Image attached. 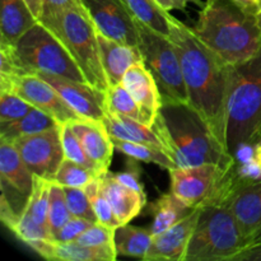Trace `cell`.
I'll use <instances>...</instances> for the list:
<instances>
[{
    "mask_svg": "<svg viewBox=\"0 0 261 261\" xmlns=\"http://www.w3.org/2000/svg\"><path fill=\"white\" fill-rule=\"evenodd\" d=\"M60 130H61V144H63L64 155H65L66 160H70L73 161V162L79 163V165L86 166V167L91 168V170L96 171L97 173L102 175L98 166H97L86 153L81 140L78 139L75 133H74L73 129H71L70 124L60 125Z\"/></svg>",
    "mask_w": 261,
    "mask_h": 261,
    "instance_id": "obj_35",
    "label": "cell"
},
{
    "mask_svg": "<svg viewBox=\"0 0 261 261\" xmlns=\"http://www.w3.org/2000/svg\"><path fill=\"white\" fill-rule=\"evenodd\" d=\"M154 234L150 229L122 224L115 229V249L117 256L137 257L144 260L153 242Z\"/></svg>",
    "mask_w": 261,
    "mask_h": 261,
    "instance_id": "obj_27",
    "label": "cell"
},
{
    "mask_svg": "<svg viewBox=\"0 0 261 261\" xmlns=\"http://www.w3.org/2000/svg\"><path fill=\"white\" fill-rule=\"evenodd\" d=\"M96 222L87 221V219L78 218V217H71L68 222L63 226V228L54 236V241L59 242H73L78 240V237L84 231L89 228Z\"/></svg>",
    "mask_w": 261,
    "mask_h": 261,
    "instance_id": "obj_41",
    "label": "cell"
},
{
    "mask_svg": "<svg viewBox=\"0 0 261 261\" xmlns=\"http://www.w3.org/2000/svg\"><path fill=\"white\" fill-rule=\"evenodd\" d=\"M43 13L63 9H83L82 0H42Z\"/></svg>",
    "mask_w": 261,
    "mask_h": 261,
    "instance_id": "obj_42",
    "label": "cell"
},
{
    "mask_svg": "<svg viewBox=\"0 0 261 261\" xmlns=\"http://www.w3.org/2000/svg\"><path fill=\"white\" fill-rule=\"evenodd\" d=\"M112 143L115 145V149L124 153L127 157L139 161V162L153 163V165H157L168 171L176 167L172 158L167 154V152L157 145L126 142V140L115 139V138H112Z\"/></svg>",
    "mask_w": 261,
    "mask_h": 261,
    "instance_id": "obj_30",
    "label": "cell"
},
{
    "mask_svg": "<svg viewBox=\"0 0 261 261\" xmlns=\"http://www.w3.org/2000/svg\"><path fill=\"white\" fill-rule=\"evenodd\" d=\"M259 19H260V24H261V12L259 13Z\"/></svg>",
    "mask_w": 261,
    "mask_h": 261,
    "instance_id": "obj_47",
    "label": "cell"
},
{
    "mask_svg": "<svg viewBox=\"0 0 261 261\" xmlns=\"http://www.w3.org/2000/svg\"><path fill=\"white\" fill-rule=\"evenodd\" d=\"M233 261H261V244L245 249L234 257Z\"/></svg>",
    "mask_w": 261,
    "mask_h": 261,
    "instance_id": "obj_44",
    "label": "cell"
},
{
    "mask_svg": "<svg viewBox=\"0 0 261 261\" xmlns=\"http://www.w3.org/2000/svg\"><path fill=\"white\" fill-rule=\"evenodd\" d=\"M40 75L56 89L64 101L84 120L102 122L106 115V92L92 87L86 82H76L64 76L47 73H33Z\"/></svg>",
    "mask_w": 261,
    "mask_h": 261,
    "instance_id": "obj_13",
    "label": "cell"
},
{
    "mask_svg": "<svg viewBox=\"0 0 261 261\" xmlns=\"http://www.w3.org/2000/svg\"><path fill=\"white\" fill-rule=\"evenodd\" d=\"M194 208L189 206L184 200H181L177 195L170 191L168 194H163L153 204H150L148 213L152 216V226L150 232L154 236L162 233L170 227L175 226L185 217H188Z\"/></svg>",
    "mask_w": 261,
    "mask_h": 261,
    "instance_id": "obj_25",
    "label": "cell"
},
{
    "mask_svg": "<svg viewBox=\"0 0 261 261\" xmlns=\"http://www.w3.org/2000/svg\"><path fill=\"white\" fill-rule=\"evenodd\" d=\"M246 249L233 212L227 204L201 206L184 261H233Z\"/></svg>",
    "mask_w": 261,
    "mask_h": 261,
    "instance_id": "obj_6",
    "label": "cell"
},
{
    "mask_svg": "<svg viewBox=\"0 0 261 261\" xmlns=\"http://www.w3.org/2000/svg\"><path fill=\"white\" fill-rule=\"evenodd\" d=\"M12 143H14L33 175L48 181L55 180L56 172L65 160L60 125L38 134L19 138Z\"/></svg>",
    "mask_w": 261,
    "mask_h": 261,
    "instance_id": "obj_11",
    "label": "cell"
},
{
    "mask_svg": "<svg viewBox=\"0 0 261 261\" xmlns=\"http://www.w3.org/2000/svg\"><path fill=\"white\" fill-rule=\"evenodd\" d=\"M28 74L15 53L14 46L0 43V76H14Z\"/></svg>",
    "mask_w": 261,
    "mask_h": 261,
    "instance_id": "obj_39",
    "label": "cell"
},
{
    "mask_svg": "<svg viewBox=\"0 0 261 261\" xmlns=\"http://www.w3.org/2000/svg\"><path fill=\"white\" fill-rule=\"evenodd\" d=\"M84 191H86L87 196H88L89 201H91L92 206H93L94 213L97 216V222L112 227V228H117L120 223L116 219V217H115L114 212H112L109 200H107L103 191H102L101 175L97 178H94L92 182H89L84 188Z\"/></svg>",
    "mask_w": 261,
    "mask_h": 261,
    "instance_id": "obj_34",
    "label": "cell"
},
{
    "mask_svg": "<svg viewBox=\"0 0 261 261\" xmlns=\"http://www.w3.org/2000/svg\"><path fill=\"white\" fill-rule=\"evenodd\" d=\"M70 126L81 140L88 157L98 166L102 173L109 171L114 155L115 145L103 124L92 120H76Z\"/></svg>",
    "mask_w": 261,
    "mask_h": 261,
    "instance_id": "obj_18",
    "label": "cell"
},
{
    "mask_svg": "<svg viewBox=\"0 0 261 261\" xmlns=\"http://www.w3.org/2000/svg\"><path fill=\"white\" fill-rule=\"evenodd\" d=\"M231 155L218 203L237 189L261 182V139L237 145Z\"/></svg>",
    "mask_w": 261,
    "mask_h": 261,
    "instance_id": "obj_15",
    "label": "cell"
},
{
    "mask_svg": "<svg viewBox=\"0 0 261 261\" xmlns=\"http://www.w3.org/2000/svg\"><path fill=\"white\" fill-rule=\"evenodd\" d=\"M260 139H261V134H260Z\"/></svg>",
    "mask_w": 261,
    "mask_h": 261,
    "instance_id": "obj_48",
    "label": "cell"
},
{
    "mask_svg": "<svg viewBox=\"0 0 261 261\" xmlns=\"http://www.w3.org/2000/svg\"><path fill=\"white\" fill-rule=\"evenodd\" d=\"M59 122L42 110L33 107L25 116L14 121H0V139L14 142L19 138L38 134L59 126Z\"/></svg>",
    "mask_w": 261,
    "mask_h": 261,
    "instance_id": "obj_26",
    "label": "cell"
},
{
    "mask_svg": "<svg viewBox=\"0 0 261 261\" xmlns=\"http://www.w3.org/2000/svg\"><path fill=\"white\" fill-rule=\"evenodd\" d=\"M138 22L155 32L170 37V12L163 9L155 0H124Z\"/></svg>",
    "mask_w": 261,
    "mask_h": 261,
    "instance_id": "obj_29",
    "label": "cell"
},
{
    "mask_svg": "<svg viewBox=\"0 0 261 261\" xmlns=\"http://www.w3.org/2000/svg\"><path fill=\"white\" fill-rule=\"evenodd\" d=\"M115 229L116 228L96 222L78 237L76 242L83 246L107 247V249L116 250L115 249Z\"/></svg>",
    "mask_w": 261,
    "mask_h": 261,
    "instance_id": "obj_38",
    "label": "cell"
},
{
    "mask_svg": "<svg viewBox=\"0 0 261 261\" xmlns=\"http://www.w3.org/2000/svg\"><path fill=\"white\" fill-rule=\"evenodd\" d=\"M40 22L65 46L86 81L106 92L110 84L101 63L97 30L87 10L83 8L43 13Z\"/></svg>",
    "mask_w": 261,
    "mask_h": 261,
    "instance_id": "obj_4",
    "label": "cell"
},
{
    "mask_svg": "<svg viewBox=\"0 0 261 261\" xmlns=\"http://www.w3.org/2000/svg\"><path fill=\"white\" fill-rule=\"evenodd\" d=\"M94 27L102 35L139 47L138 22L124 0H82Z\"/></svg>",
    "mask_w": 261,
    "mask_h": 261,
    "instance_id": "obj_12",
    "label": "cell"
},
{
    "mask_svg": "<svg viewBox=\"0 0 261 261\" xmlns=\"http://www.w3.org/2000/svg\"><path fill=\"white\" fill-rule=\"evenodd\" d=\"M0 184L30 198L35 175L23 161L14 143L0 139Z\"/></svg>",
    "mask_w": 261,
    "mask_h": 261,
    "instance_id": "obj_21",
    "label": "cell"
},
{
    "mask_svg": "<svg viewBox=\"0 0 261 261\" xmlns=\"http://www.w3.org/2000/svg\"><path fill=\"white\" fill-rule=\"evenodd\" d=\"M0 89L14 92L33 107L53 116L60 125L83 119L64 101L55 88L37 74L0 76Z\"/></svg>",
    "mask_w": 261,
    "mask_h": 261,
    "instance_id": "obj_10",
    "label": "cell"
},
{
    "mask_svg": "<svg viewBox=\"0 0 261 261\" xmlns=\"http://www.w3.org/2000/svg\"><path fill=\"white\" fill-rule=\"evenodd\" d=\"M152 127L176 167L214 163L228 168L232 155L188 102L162 101Z\"/></svg>",
    "mask_w": 261,
    "mask_h": 261,
    "instance_id": "obj_2",
    "label": "cell"
},
{
    "mask_svg": "<svg viewBox=\"0 0 261 261\" xmlns=\"http://www.w3.org/2000/svg\"><path fill=\"white\" fill-rule=\"evenodd\" d=\"M261 134V51L251 60L232 66L228 102L227 149L260 140Z\"/></svg>",
    "mask_w": 261,
    "mask_h": 261,
    "instance_id": "obj_5",
    "label": "cell"
},
{
    "mask_svg": "<svg viewBox=\"0 0 261 261\" xmlns=\"http://www.w3.org/2000/svg\"><path fill=\"white\" fill-rule=\"evenodd\" d=\"M171 191L191 208L218 203L227 168L214 163L168 171Z\"/></svg>",
    "mask_w": 261,
    "mask_h": 261,
    "instance_id": "obj_9",
    "label": "cell"
},
{
    "mask_svg": "<svg viewBox=\"0 0 261 261\" xmlns=\"http://www.w3.org/2000/svg\"><path fill=\"white\" fill-rule=\"evenodd\" d=\"M98 176L99 173H97L96 171L65 158L61 162L54 181L61 186L84 189L89 182H92Z\"/></svg>",
    "mask_w": 261,
    "mask_h": 261,
    "instance_id": "obj_32",
    "label": "cell"
},
{
    "mask_svg": "<svg viewBox=\"0 0 261 261\" xmlns=\"http://www.w3.org/2000/svg\"><path fill=\"white\" fill-rule=\"evenodd\" d=\"M51 181L35 176L33 190L27 201L23 214L30 217L33 222L48 228V196ZM50 229V228H48ZM51 232V231H50Z\"/></svg>",
    "mask_w": 261,
    "mask_h": 261,
    "instance_id": "obj_31",
    "label": "cell"
},
{
    "mask_svg": "<svg viewBox=\"0 0 261 261\" xmlns=\"http://www.w3.org/2000/svg\"><path fill=\"white\" fill-rule=\"evenodd\" d=\"M14 48L28 74L47 73L88 83L65 46L40 20L20 37Z\"/></svg>",
    "mask_w": 261,
    "mask_h": 261,
    "instance_id": "obj_7",
    "label": "cell"
},
{
    "mask_svg": "<svg viewBox=\"0 0 261 261\" xmlns=\"http://www.w3.org/2000/svg\"><path fill=\"white\" fill-rule=\"evenodd\" d=\"M161 7L167 12H172V10H185L189 4H196L199 7H203L204 2L201 0H155Z\"/></svg>",
    "mask_w": 261,
    "mask_h": 261,
    "instance_id": "obj_43",
    "label": "cell"
},
{
    "mask_svg": "<svg viewBox=\"0 0 261 261\" xmlns=\"http://www.w3.org/2000/svg\"><path fill=\"white\" fill-rule=\"evenodd\" d=\"M23 2L28 5V8H30L31 12L33 13V15L40 20L41 17H42V12H43L42 0H23Z\"/></svg>",
    "mask_w": 261,
    "mask_h": 261,
    "instance_id": "obj_45",
    "label": "cell"
},
{
    "mask_svg": "<svg viewBox=\"0 0 261 261\" xmlns=\"http://www.w3.org/2000/svg\"><path fill=\"white\" fill-rule=\"evenodd\" d=\"M37 22L38 19L23 0H2L0 43L15 46Z\"/></svg>",
    "mask_w": 261,
    "mask_h": 261,
    "instance_id": "obj_23",
    "label": "cell"
},
{
    "mask_svg": "<svg viewBox=\"0 0 261 261\" xmlns=\"http://www.w3.org/2000/svg\"><path fill=\"white\" fill-rule=\"evenodd\" d=\"M222 203L233 212L246 249L261 244V182L232 191Z\"/></svg>",
    "mask_w": 261,
    "mask_h": 261,
    "instance_id": "obj_14",
    "label": "cell"
},
{
    "mask_svg": "<svg viewBox=\"0 0 261 261\" xmlns=\"http://www.w3.org/2000/svg\"><path fill=\"white\" fill-rule=\"evenodd\" d=\"M115 177L120 181L121 184H124L127 188L133 189V190L138 191L139 194H142L143 196L145 195V190L143 184L140 182V175H142V168H140L139 163L134 158H130L126 161V165H125L124 171L119 173H114Z\"/></svg>",
    "mask_w": 261,
    "mask_h": 261,
    "instance_id": "obj_40",
    "label": "cell"
},
{
    "mask_svg": "<svg viewBox=\"0 0 261 261\" xmlns=\"http://www.w3.org/2000/svg\"><path fill=\"white\" fill-rule=\"evenodd\" d=\"M101 188L120 226L139 216L147 203V196L125 186L110 171L101 175Z\"/></svg>",
    "mask_w": 261,
    "mask_h": 261,
    "instance_id": "obj_19",
    "label": "cell"
},
{
    "mask_svg": "<svg viewBox=\"0 0 261 261\" xmlns=\"http://www.w3.org/2000/svg\"><path fill=\"white\" fill-rule=\"evenodd\" d=\"M239 5H241L245 9L250 10L252 13H259L261 12V0H234Z\"/></svg>",
    "mask_w": 261,
    "mask_h": 261,
    "instance_id": "obj_46",
    "label": "cell"
},
{
    "mask_svg": "<svg viewBox=\"0 0 261 261\" xmlns=\"http://www.w3.org/2000/svg\"><path fill=\"white\" fill-rule=\"evenodd\" d=\"M170 38L180 59L189 105L203 117L214 137L227 149L232 66L211 50L193 28L173 15L170 17Z\"/></svg>",
    "mask_w": 261,
    "mask_h": 261,
    "instance_id": "obj_1",
    "label": "cell"
},
{
    "mask_svg": "<svg viewBox=\"0 0 261 261\" xmlns=\"http://www.w3.org/2000/svg\"><path fill=\"white\" fill-rule=\"evenodd\" d=\"M63 188L68 209L71 216L91 222H97V216L84 189L70 188V186H63Z\"/></svg>",
    "mask_w": 261,
    "mask_h": 261,
    "instance_id": "obj_37",
    "label": "cell"
},
{
    "mask_svg": "<svg viewBox=\"0 0 261 261\" xmlns=\"http://www.w3.org/2000/svg\"><path fill=\"white\" fill-rule=\"evenodd\" d=\"M33 106L12 91L0 89V121H14L22 119Z\"/></svg>",
    "mask_w": 261,
    "mask_h": 261,
    "instance_id": "obj_36",
    "label": "cell"
},
{
    "mask_svg": "<svg viewBox=\"0 0 261 261\" xmlns=\"http://www.w3.org/2000/svg\"><path fill=\"white\" fill-rule=\"evenodd\" d=\"M101 63L110 86L121 84L122 78L130 66L143 61L142 53L137 46L115 41L97 31Z\"/></svg>",
    "mask_w": 261,
    "mask_h": 261,
    "instance_id": "obj_17",
    "label": "cell"
},
{
    "mask_svg": "<svg viewBox=\"0 0 261 261\" xmlns=\"http://www.w3.org/2000/svg\"><path fill=\"white\" fill-rule=\"evenodd\" d=\"M71 217L73 216L68 209L64 188L55 181H51L50 196H48V228L53 234V239Z\"/></svg>",
    "mask_w": 261,
    "mask_h": 261,
    "instance_id": "obj_33",
    "label": "cell"
},
{
    "mask_svg": "<svg viewBox=\"0 0 261 261\" xmlns=\"http://www.w3.org/2000/svg\"><path fill=\"white\" fill-rule=\"evenodd\" d=\"M102 124H103L105 129L107 130L110 137L115 138V139L134 143H145V144H153L163 148L162 140L154 132V129L134 119L114 114V112L106 110V115H105Z\"/></svg>",
    "mask_w": 261,
    "mask_h": 261,
    "instance_id": "obj_24",
    "label": "cell"
},
{
    "mask_svg": "<svg viewBox=\"0 0 261 261\" xmlns=\"http://www.w3.org/2000/svg\"><path fill=\"white\" fill-rule=\"evenodd\" d=\"M40 256L56 261H114L116 260V250L107 247L83 246L76 241L59 242L54 240L37 241L28 245Z\"/></svg>",
    "mask_w": 261,
    "mask_h": 261,
    "instance_id": "obj_20",
    "label": "cell"
},
{
    "mask_svg": "<svg viewBox=\"0 0 261 261\" xmlns=\"http://www.w3.org/2000/svg\"><path fill=\"white\" fill-rule=\"evenodd\" d=\"M139 106L153 116H157L162 106L160 88L144 63L134 64L127 69L121 82Z\"/></svg>",
    "mask_w": 261,
    "mask_h": 261,
    "instance_id": "obj_22",
    "label": "cell"
},
{
    "mask_svg": "<svg viewBox=\"0 0 261 261\" xmlns=\"http://www.w3.org/2000/svg\"><path fill=\"white\" fill-rule=\"evenodd\" d=\"M200 208H195L188 217L153 237L147 261H184L191 236L195 229Z\"/></svg>",
    "mask_w": 261,
    "mask_h": 261,
    "instance_id": "obj_16",
    "label": "cell"
},
{
    "mask_svg": "<svg viewBox=\"0 0 261 261\" xmlns=\"http://www.w3.org/2000/svg\"><path fill=\"white\" fill-rule=\"evenodd\" d=\"M193 30L231 66L251 60L261 51L259 14L234 0H205Z\"/></svg>",
    "mask_w": 261,
    "mask_h": 261,
    "instance_id": "obj_3",
    "label": "cell"
},
{
    "mask_svg": "<svg viewBox=\"0 0 261 261\" xmlns=\"http://www.w3.org/2000/svg\"><path fill=\"white\" fill-rule=\"evenodd\" d=\"M106 110L137 120L148 126H152L157 117L143 110L122 84L109 87L106 91Z\"/></svg>",
    "mask_w": 261,
    "mask_h": 261,
    "instance_id": "obj_28",
    "label": "cell"
},
{
    "mask_svg": "<svg viewBox=\"0 0 261 261\" xmlns=\"http://www.w3.org/2000/svg\"><path fill=\"white\" fill-rule=\"evenodd\" d=\"M138 28L143 61L157 82L162 101L189 103L180 59L172 40L140 22H138Z\"/></svg>",
    "mask_w": 261,
    "mask_h": 261,
    "instance_id": "obj_8",
    "label": "cell"
}]
</instances>
